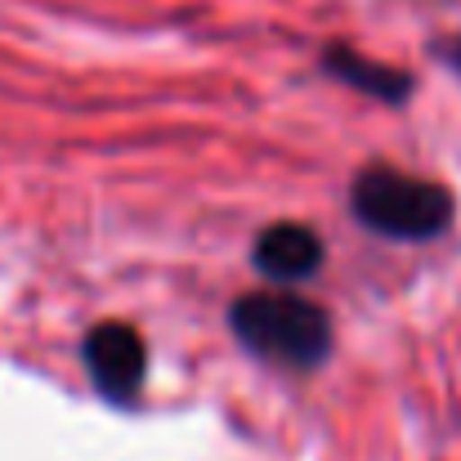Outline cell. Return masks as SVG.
<instances>
[{
	"label": "cell",
	"instance_id": "2",
	"mask_svg": "<svg viewBox=\"0 0 461 461\" xmlns=\"http://www.w3.org/2000/svg\"><path fill=\"white\" fill-rule=\"evenodd\" d=\"M229 327L260 363L313 372L331 354V318L301 292H251L229 309Z\"/></svg>",
	"mask_w": 461,
	"mask_h": 461
},
{
	"label": "cell",
	"instance_id": "5",
	"mask_svg": "<svg viewBox=\"0 0 461 461\" xmlns=\"http://www.w3.org/2000/svg\"><path fill=\"white\" fill-rule=\"evenodd\" d=\"M322 68H327L336 81H345V86L372 95L376 104H390V108H399V104L412 95V77H408V72L385 68V63H376V59H363V54L349 50V45H331V50L322 54Z\"/></svg>",
	"mask_w": 461,
	"mask_h": 461
},
{
	"label": "cell",
	"instance_id": "1",
	"mask_svg": "<svg viewBox=\"0 0 461 461\" xmlns=\"http://www.w3.org/2000/svg\"><path fill=\"white\" fill-rule=\"evenodd\" d=\"M349 211L363 229L390 242H435L453 229L457 197L439 179H426L399 166H367L354 175Z\"/></svg>",
	"mask_w": 461,
	"mask_h": 461
},
{
	"label": "cell",
	"instance_id": "3",
	"mask_svg": "<svg viewBox=\"0 0 461 461\" xmlns=\"http://www.w3.org/2000/svg\"><path fill=\"white\" fill-rule=\"evenodd\" d=\"M86 372L108 403H131L149 376V345L131 322H99L86 345Z\"/></svg>",
	"mask_w": 461,
	"mask_h": 461
},
{
	"label": "cell",
	"instance_id": "4",
	"mask_svg": "<svg viewBox=\"0 0 461 461\" xmlns=\"http://www.w3.org/2000/svg\"><path fill=\"white\" fill-rule=\"evenodd\" d=\"M251 260H256V269L269 283L296 287V283H305V278H313L322 269V238L313 229H305V224H269L256 238Z\"/></svg>",
	"mask_w": 461,
	"mask_h": 461
},
{
	"label": "cell",
	"instance_id": "6",
	"mask_svg": "<svg viewBox=\"0 0 461 461\" xmlns=\"http://www.w3.org/2000/svg\"><path fill=\"white\" fill-rule=\"evenodd\" d=\"M444 63H448V68H453V72L461 77V32L453 36V41H448V45H444Z\"/></svg>",
	"mask_w": 461,
	"mask_h": 461
}]
</instances>
